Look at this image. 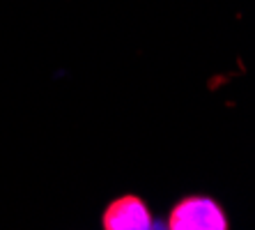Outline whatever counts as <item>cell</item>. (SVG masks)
<instances>
[{
  "label": "cell",
  "instance_id": "obj_1",
  "mask_svg": "<svg viewBox=\"0 0 255 230\" xmlns=\"http://www.w3.org/2000/svg\"><path fill=\"white\" fill-rule=\"evenodd\" d=\"M170 230H226L228 217L219 203L205 196H189L172 207L168 217Z\"/></svg>",
  "mask_w": 255,
  "mask_h": 230
},
{
  "label": "cell",
  "instance_id": "obj_2",
  "mask_svg": "<svg viewBox=\"0 0 255 230\" xmlns=\"http://www.w3.org/2000/svg\"><path fill=\"white\" fill-rule=\"evenodd\" d=\"M101 224L106 230H147L152 228V214L138 196H122L106 207Z\"/></svg>",
  "mask_w": 255,
  "mask_h": 230
}]
</instances>
